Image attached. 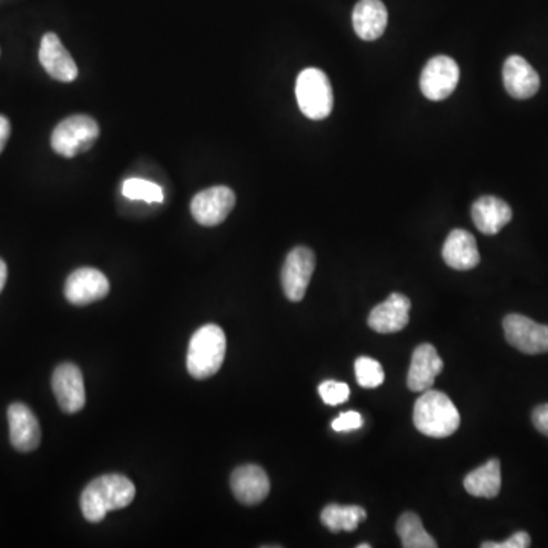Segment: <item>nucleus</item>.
Instances as JSON below:
<instances>
[{"mask_svg":"<svg viewBox=\"0 0 548 548\" xmlns=\"http://www.w3.org/2000/svg\"><path fill=\"white\" fill-rule=\"evenodd\" d=\"M472 221L483 235L494 236L512 220L513 212L509 204L494 195H485L472 204Z\"/></svg>","mask_w":548,"mask_h":548,"instance_id":"obj_18","label":"nucleus"},{"mask_svg":"<svg viewBox=\"0 0 548 548\" xmlns=\"http://www.w3.org/2000/svg\"><path fill=\"white\" fill-rule=\"evenodd\" d=\"M532 539L527 532H517L503 542H483L482 548H529Z\"/></svg>","mask_w":548,"mask_h":548,"instance_id":"obj_28","label":"nucleus"},{"mask_svg":"<svg viewBox=\"0 0 548 548\" xmlns=\"http://www.w3.org/2000/svg\"><path fill=\"white\" fill-rule=\"evenodd\" d=\"M52 390L64 413L74 415L86 405L83 373L72 363L60 364L52 375Z\"/></svg>","mask_w":548,"mask_h":548,"instance_id":"obj_11","label":"nucleus"},{"mask_svg":"<svg viewBox=\"0 0 548 548\" xmlns=\"http://www.w3.org/2000/svg\"><path fill=\"white\" fill-rule=\"evenodd\" d=\"M10 422V439L13 447L20 453H31L37 450L42 440V430L36 415L25 404H11L8 408Z\"/></svg>","mask_w":548,"mask_h":548,"instance_id":"obj_15","label":"nucleus"},{"mask_svg":"<svg viewBox=\"0 0 548 548\" xmlns=\"http://www.w3.org/2000/svg\"><path fill=\"white\" fill-rule=\"evenodd\" d=\"M226 349V334L220 326H201L189 341L186 360L189 375L195 380H208L214 376L223 366Z\"/></svg>","mask_w":548,"mask_h":548,"instance_id":"obj_3","label":"nucleus"},{"mask_svg":"<svg viewBox=\"0 0 548 548\" xmlns=\"http://www.w3.org/2000/svg\"><path fill=\"white\" fill-rule=\"evenodd\" d=\"M99 137V125L87 115H74L61 121L51 137L52 150L60 156L71 157L86 153Z\"/></svg>","mask_w":548,"mask_h":548,"instance_id":"obj_5","label":"nucleus"},{"mask_svg":"<svg viewBox=\"0 0 548 548\" xmlns=\"http://www.w3.org/2000/svg\"><path fill=\"white\" fill-rule=\"evenodd\" d=\"M233 495L239 503L256 506L270 494V478L258 465L239 466L230 477Z\"/></svg>","mask_w":548,"mask_h":548,"instance_id":"obj_14","label":"nucleus"},{"mask_svg":"<svg viewBox=\"0 0 548 548\" xmlns=\"http://www.w3.org/2000/svg\"><path fill=\"white\" fill-rule=\"evenodd\" d=\"M8 279V268L2 259H0V293L4 290L5 284H7Z\"/></svg>","mask_w":548,"mask_h":548,"instance_id":"obj_31","label":"nucleus"},{"mask_svg":"<svg viewBox=\"0 0 548 548\" xmlns=\"http://www.w3.org/2000/svg\"><path fill=\"white\" fill-rule=\"evenodd\" d=\"M110 293L106 274L96 268H78L67 278L64 296L72 305L86 306L104 299Z\"/></svg>","mask_w":548,"mask_h":548,"instance_id":"obj_10","label":"nucleus"},{"mask_svg":"<svg viewBox=\"0 0 548 548\" xmlns=\"http://www.w3.org/2000/svg\"><path fill=\"white\" fill-rule=\"evenodd\" d=\"M459 80V64L447 55H437L425 64L421 90L430 101H443L456 90Z\"/></svg>","mask_w":548,"mask_h":548,"instance_id":"obj_9","label":"nucleus"},{"mask_svg":"<svg viewBox=\"0 0 548 548\" xmlns=\"http://www.w3.org/2000/svg\"><path fill=\"white\" fill-rule=\"evenodd\" d=\"M363 427V416L358 411H346L332 421V430L337 433H348Z\"/></svg>","mask_w":548,"mask_h":548,"instance_id":"obj_27","label":"nucleus"},{"mask_svg":"<svg viewBox=\"0 0 548 548\" xmlns=\"http://www.w3.org/2000/svg\"><path fill=\"white\" fill-rule=\"evenodd\" d=\"M389 13L381 0H360L352 11V23L361 40L380 39L387 28Z\"/></svg>","mask_w":548,"mask_h":548,"instance_id":"obj_20","label":"nucleus"},{"mask_svg":"<svg viewBox=\"0 0 548 548\" xmlns=\"http://www.w3.org/2000/svg\"><path fill=\"white\" fill-rule=\"evenodd\" d=\"M39 60L49 77L61 83H72L77 80L78 67L74 58L69 54L60 37L54 32H48L40 45Z\"/></svg>","mask_w":548,"mask_h":548,"instance_id":"obj_13","label":"nucleus"},{"mask_svg":"<svg viewBox=\"0 0 548 548\" xmlns=\"http://www.w3.org/2000/svg\"><path fill=\"white\" fill-rule=\"evenodd\" d=\"M532 421L536 430L548 437V404L538 405L533 410Z\"/></svg>","mask_w":548,"mask_h":548,"instance_id":"obj_29","label":"nucleus"},{"mask_svg":"<svg viewBox=\"0 0 548 548\" xmlns=\"http://www.w3.org/2000/svg\"><path fill=\"white\" fill-rule=\"evenodd\" d=\"M235 192L227 186H214L198 192L191 201V214L200 226L224 223L235 208Z\"/></svg>","mask_w":548,"mask_h":548,"instance_id":"obj_8","label":"nucleus"},{"mask_svg":"<svg viewBox=\"0 0 548 548\" xmlns=\"http://www.w3.org/2000/svg\"><path fill=\"white\" fill-rule=\"evenodd\" d=\"M507 343L527 355L548 352V326L533 322L521 314H509L503 320Z\"/></svg>","mask_w":548,"mask_h":548,"instance_id":"obj_7","label":"nucleus"},{"mask_svg":"<svg viewBox=\"0 0 548 548\" xmlns=\"http://www.w3.org/2000/svg\"><path fill=\"white\" fill-rule=\"evenodd\" d=\"M320 398L323 399L326 405L345 404L351 396V389L348 384L341 381H323L319 386Z\"/></svg>","mask_w":548,"mask_h":548,"instance_id":"obj_26","label":"nucleus"},{"mask_svg":"<svg viewBox=\"0 0 548 548\" xmlns=\"http://www.w3.org/2000/svg\"><path fill=\"white\" fill-rule=\"evenodd\" d=\"M122 194L130 200L147 201V203H162L163 191L156 183L142 179H128L122 185Z\"/></svg>","mask_w":548,"mask_h":548,"instance_id":"obj_25","label":"nucleus"},{"mask_svg":"<svg viewBox=\"0 0 548 548\" xmlns=\"http://www.w3.org/2000/svg\"><path fill=\"white\" fill-rule=\"evenodd\" d=\"M367 512L361 506H340V504H328L322 510L320 520L326 529L332 533L354 532L358 524L366 521Z\"/></svg>","mask_w":548,"mask_h":548,"instance_id":"obj_22","label":"nucleus"},{"mask_svg":"<svg viewBox=\"0 0 548 548\" xmlns=\"http://www.w3.org/2000/svg\"><path fill=\"white\" fill-rule=\"evenodd\" d=\"M466 492L472 497L495 498L501 491V463L491 459L466 475L463 480Z\"/></svg>","mask_w":548,"mask_h":548,"instance_id":"obj_21","label":"nucleus"},{"mask_svg":"<svg viewBox=\"0 0 548 548\" xmlns=\"http://www.w3.org/2000/svg\"><path fill=\"white\" fill-rule=\"evenodd\" d=\"M355 376L358 384L364 389L380 387L386 380L383 366L370 357H360L355 361Z\"/></svg>","mask_w":548,"mask_h":548,"instance_id":"obj_24","label":"nucleus"},{"mask_svg":"<svg viewBox=\"0 0 548 548\" xmlns=\"http://www.w3.org/2000/svg\"><path fill=\"white\" fill-rule=\"evenodd\" d=\"M357 548H370V544H360V545H357Z\"/></svg>","mask_w":548,"mask_h":548,"instance_id":"obj_32","label":"nucleus"},{"mask_svg":"<svg viewBox=\"0 0 548 548\" xmlns=\"http://www.w3.org/2000/svg\"><path fill=\"white\" fill-rule=\"evenodd\" d=\"M410 310V299L404 294L393 293L387 297L386 302L380 303L370 311L367 323L378 334H395L407 328Z\"/></svg>","mask_w":548,"mask_h":548,"instance_id":"obj_12","label":"nucleus"},{"mask_svg":"<svg viewBox=\"0 0 548 548\" xmlns=\"http://www.w3.org/2000/svg\"><path fill=\"white\" fill-rule=\"evenodd\" d=\"M443 361L433 345H419L411 357L408 369L407 386L411 392L424 393L430 390L437 375L442 372Z\"/></svg>","mask_w":548,"mask_h":548,"instance_id":"obj_16","label":"nucleus"},{"mask_svg":"<svg viewBox=\"0 0 548 548\" xmlns=\"http://www.w3.org/2000/svg\"><path fill=\"white\" fill-rule=\"evenodd\" d=\"M503 83L507 93L515 99L532 98L541 86L538 72L520 55H510L504 61Z\"/></svg>","mask_w":548,"mask_h":548,"instance_id":"obj_17","label":"nucleus"},{"mask_svg":"<svg viewBox=\"0 0 548 548\" xmlns=\"http://www.w3.org/2000/svg\"><path fill=\"white\" fill-rule=\"evenodd\" d=\"M134 497L136 488L130 478L121 474L101 475L81 494V512L89 523H101L107 513L130 506Z\"/></svg>","mask_w":548,"mask_h":548,"instance_id":"obj_1","label":"nucleus"},{"mask_svg":"<svg viewBox=\"0 0 548 548\" xmlns=\"http://www.w3.org/2000/svg\"><path fill=\"white\" fill-rule=\"evenodd\" d=\"M460 413L450 396L437 390H425L413 408V422L419 433L428 437L451 436L460 427Z\"/></svg>","mask_w":548,"mask_h":548,"instance_id":"obj_2","label":"nucleus"},{"mask_svg":"<svg viewBox=\"0 0 548 548\" xmlns=\"http://www.w3.org/2000/svg\"><path fill=\"white\" fill-rule=\"evenodd\" d=\"M396 532L404 548H436L437 542L422 526L421 518L413 512L404 513L396 524Z\"/></svg>","mask_w":548,"mask_h":548,"instance_id":"obj_23","label":"nucleus"},{"mask_svg":"<svg viewBox=\"0 0 548 548\" xmlns=\"http://www.w3.org/2000/svg\"><path fill=\"white\" fill-rule=\"evenodd\" d=\"M314 270L316 255L313 250L300 246L288 253L281 273L282 288L288 300L300 302L305 297Z\"/></svg>","mask_w":548,"mask_h":548,"instance_id":"obj_6","label":"nucleus"},{"mask_svg":"<svg viewBox=\"0 0 548 548\" xmlns=\"http://www.w3.org/2000/svg\"><path fill=\"white\" fill-rule=\"evenodd\" d=\"M296 98L300 112L313 121L328 118L334 107V95L329 78L316 67L300 72L296 81Z\"/></svg>","mask_w":548,"mask_h":548,"instance_id":"obj_4","label":"nucleus"},{"mask_svg":"<svg viewBox=\"0 0 548 548\" xmlns=\"http://www.w3.org/2000/svg\"><path fill=\"white\" fill-rule=\"evenodd\" d=\"M442 258L454 270L468 271L480 264L477 241L468 230L456 229L443 244Z\"/></svg>","mask_w":548,"mask_h":548,"instance_id":"obj_19","label":"nucleus"},{"mask_svg":"<svg viewBox=\"0 0 548 548\" xmlns=\"http://www.w3.org/2000/svg\"><path fill=\"white\" fill-rule=\"evenodd\" d=\"M11 124L5 116L0 115V154L5 150L8 139H10Z\"/></svg>","mask_w":548,"mask_h":548,"instance_id":"obj_30","label":"nucleus"}]
</instances>
